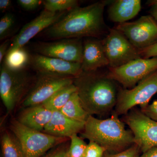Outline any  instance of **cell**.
I'll use <instances>...</instances> for the list:
<instances>
[{
    "instance_id": "4dcf8cb0",
    "label": "cell",
    "mask_w": 157,
    "mask_h": 157,
    "mask_svg": "<svg viewBox=\"0 0 157 157\" xmlns=\"http://www.w3.org/2000/svg\"><path fill=\"white\" fill-rule=\"evenodd\" d=\"M67 150L63 146H59L46 155L45 157H65L67 154Z\"/></svg>"
},
{
    "instance_id": "5b68a950",
    "label": "cell",
    "mask_w": 157,
    "mask_h": 157,
    "mask_svg": "<svg viewBox=\"0 0 157 157\" xmlns=\"http://www.w3.org/2000/svg\"><path fill=\"white\" fill-rule=\"evenodd\" d=\"M11 131L22 147L25 157H41L64 140L24 125L17 120L12 121Z\"/></svg>"
},
{
    "instance_id": "2e32d148",
    "label": "cell",
    "mask_w": 157,
    "mask_h": 157,
    "mask_svg": "<svg viewBox=\"0 0 157 157\" xmlns=\"http://www.w3.org/2000/svg\"><path fill=\"white\" fill-rule=\"evenodd\" d=\"M85 123L73 120L60 111H54L50 121L43 132L55 137H70L83 130Z\"/></svg>"
},
{
    "instance_id": "d6a6232c",
    "label": "cell",
    "mask_w": 157,
    "mask_h": 157,
    "mask_svg": "<svg viewBox=\"0 0 157 157\" xmlns=\"http://www.w3.org/2000/svg\"><path fill=\"white\" fill-rule=\"evenodd\" d=\"M10 44L9 41H5L0 46V63L2 64V63L3 61V59L5 58L4 57H6V54L8 53V50L9 49V46Z\"/></svg>"
},
{
    "instance_id": "4fadbf2b",
    "label": "cell",
    "mask_w": 157,
    "mask_h": 157,
    "mask_svg": "<svg viewBox=\"0 0 157 157\" xmlns=\"http://www.w3.org/2000/svg\"><path fill=\"white\" fill-rule=\"evenodd\" d=\"M68 11L52 12L43 10L37 17L24 26L13 39L8 51L23 48L35 36L61 19Z\"/></svg>"
},
{
    "instance_id": "603a6c76",
    "label": "cell",
    "mask_w": 157,
    "mask_h": 157,
    "mask_svg": "<svg viewBox=\"0 0 157 157\" xmlns=\"http://www.w3.org/2000/svg\"><path fill=\"white\" fill-rule=\"evenodd\" d=\"M42 3L44 10L52 12L69 11L78 6L76 0H45Z\"/></svg>"
},
{
    "instance_id": "8992f818",
    "label": "cell",
    "mask_w": 157,
    "mask_h": 157,
    "mask_svg": "<svg viewBox=\"0 0 157 157\" xmlns=\"http://www.w3.org/2000/svg\"><path fill=\"white\" fill-rule=\"evenodd\" d=\"M157 93V70L150 74L131 89H120L115 113L118 115L127 114L135 106L141 109L148 105L151 99Z\"/></svg>"
},
{
    "instance_id": "9c48e42d",
    "label": "cell",
    "mask_w": 157,
    "mask_h": 157,
    "mask_svg": "<svg viewBox=\"0 0 157 157\" xmlns=\"http://www.w3.org/2000/svg\"><path fill=\"white\" fill-rule=\"evenodd\" d=\"M102 41L110 68L118 67L141 58L139 50L115 29H109Z\"/></svg>"
},
{
    "instance_id": "ba28073f",
    "label": "cell",
    "mask_w": 157,
    "mask_h": 157,
    "mask_svg": "<svg viewBox=\"0 0 157 157\" xmlns=\"http://www.w3.org/2000/svg\"><path fill=\"white\" fill-rule=\"evenodd\" d=\"M157 70V57L140 58L116 68H110L107 76L125 89L135 87L140 81Z\"/></svg>"
},
{
    "instance_id": "836d02e7",
    "label": "cell",
    "mask_w": 157,
    "mask_h": 157,
    "mask_svg": "<svg viewBox=\"0 0 157 157\" xmlns=\"http://www.w3.org/2000/svg\"><path fill=\"white\" fill-rule=\"evenodd\" d=\"M11 1L10 0H1L0 1V10L2 12L9 10L11 6Z\"/></svg>"
},
{
    "instance_id": "ffe728a7",
    "label": "cell",
    "mask_w": 157,
    "mask_h": 157,
    "mask_svg": "<svg viewBox=\"0 0 157 157\" xmlns=\"http://www.w3.org/2000/svg\"><path fill=\"white\" fill-rule=\"evenodd\" d=\"M31 56L24 47L17 48L8 51L3 63L12 70H25L30 65Z\"/></svg>"
},
{
    "instance_id": "7a4b0ae2",
    "label": "cell",
    "mask_w": 157,
    "mask_h": 157,
    "mask_svg": "<svg viewBox=\"0 0 157 157\" xmlns=\"http://www.w3.org/2000/svg\"><path fill=\"white\" fill-rule=\"evenodd\" d=\"M115 82L97 71H82L73 83L83 108L93 116L105 114L115 107L119 91Z\"/></svg>"
},
{
    "instance_id": "52a82bcc",
    "label": "cell",
    "mask_w": 157,
    "mask_h": 157,
    "mask_svg": "<svg viewBox=\"0 0 157 157\" xmlns=\"http://www.w3.org/2000/svg\"><path fill=\"white\" fill-rule=\"evenodd\" d=\"M74 77L37 73L33 85L22 102L24 107L41 105L57 92L73 84Z\"/></svg>"
},
{
    "instance_id": "9a60e30c",
    "label": "cell",
    "mask_w": 157,
    "mask_h": 157,
    "mask_svg": "<svg viewBox=\"0 0 157 157\" xmlns=\"http://www.w3.org/2000/svg\"><path fill=\"white\" fill-rule=\"evenodd\" d=\"M81 64L82 70L84 72L97 71L99 68L109 66L102 40L88 39L83 42Z\"/></svg>"
},
{
    "instance_id": "1f68e13d",
    "label": "cell",
    "mask_w": 157,
    "mask_h": 157,
    "mask_svg": "<svg viewBox=\"0 0 157 157\" xmlns=\"http://www.w3.org/2000/svg\"><path fill=\"white\" fill-rule=\"evenodd\" d=\"M147 4L151 7L150 10L151 15L157 22V0L147 1Z\"/></svg>"
},
{
    "instance_id": "44dd1931",
    "label": "cell",
    "mask_w": 157,
    "mask_h": 157,
    "mask_svg": "<svg viewBox=\"0 0 157 157\" xmlns=\"http://www.w3.org/2000/svg\"><path fill=\"white\" fill-rule=\"evenodd\" d=\"M76 92V86L73 83L60 90L42 104L52 111H59Z\"/></svg>"
},
{
    "instance_id": "5bb4252c",
    "label": "cell",
    "mask_w": 157,
    "mask_h": 157,
    "mask_svg": "<svg viewBox=\"0 0 157 157\" xmlns=\"http://www.w3.org/2000/svg\"><path fill=\"white\" fill-rule=\"evenodd\" d=\"M30 65L37 73L76 77L81 73V64L44 56L36 53L31 56Z\"/></svg>"
},
{
    "instance_id": "f1b7e54d",
    "label": "cell",
    "mask_w": 157,
    "mask_h": 157,
    "mask_svg": "<svg viewBox=\"0 0 157 157\" xmlns=\"http://www.w3.org/2000/svg\"><path fill=\"white\" fill-rule=\"evenodd\" d=\"M141 111L150 118L157 122V99L151 104L141 109Z\"/></svg>"
},
{
    "instance_id": "277c9868",
    "label": "cell",
    "mask_w": 157,
    "mask_h": 157,
    "mask_svg": "<svg viewBox=\"0 0 157 157\" xmlns=\"http://www.w3.org/2000/svg\"><path fill=\"white\" fill-rule=\"evenodd\" d=\"M35 78L26 69L12 70L2 63L0 70V96L8 112L13 110L26 96Z\"/></svg>"
},
{
    "instance_id": "d6986e66",
    "label": "cell",
    "mask_w": 157,
    "mask_h": 157,
    "mask_svg": "<svg viewBox=\"0 0 157 157\" xmlns=\"http://www.w3.org/2000/svg\"><path fill=\"white\" fill-rule=\"evenodd\" d=\"M59 111L69 118L81 122L86 123L90 116L83 108L77 92Z\"/></svg>"
},
{
    "instance_id": "3957f363",
    "label": "cell",
    "mask_w": 157,
    "mask_h": 157,
    "mask_svg": "<svg viewBox=\"0 0 157 157\" xmlns=\"http://www.w3.org/2000/svg\"><path fill=\"white\" fill-rule=\"evenodd\" d=\"M114 113L110 118L101 120L90 115L85 124L82 136L98 144L106 150L119 151L135 144L132 132Z\"/></svg>"
},
{
    "instance_id": "d590c367",
    "label": "cell",
    "mask_w": 157,
    "mask_h": 157,
    "mask_svg": "<svg viewBox=\"0 0 157 157\" xmlns=\"http://www.w3.org/2000/svg\"><path fill=\"white\" fill-rule=\"evenodd\" d=\"M65 157H67V155H66V156H65Z\"/></svg>"
},
{
    "instance_id": "e0dca14e",
    "label": "cell",
    "mask_w": 157,
    "mask_h": 157,
    "mask_svg": "<svg viewBox=\"0 0 157 157\" xmlns=\"http://www.w3.org/2000/svg\"><path fill=\"white\" fill-rule=\"evenodd\" d=\"M53 111L42 104L25 107L17 121L21 124L34 130L42 132L50 121Z\"/></svg>"
},
{
    "instance_id": "ac0fdd59",
    "label": "cell",
    "mask_w": 157,
    "mask_h": 157,
    "mask_svg": "<svg viewBox=\"0 0 157 157\" xmlns=\"http://www.w3.org/2000/svg\"><path fill=\"white\" fill-rule=\"evenodd\" d=\"M140 0H116L111 1L108 8V16L113 22L120 24L135 17L141 10Z\"/></svg>"
},
{
    "instance_id": "8fae6325",
    "label": "cell",
    "mask_w": 157,
    "mask_h": 157,
    "mask_svg": "<svg viewBox=\"0 0 157 157\" xmlns=\"http://www.w3.org/2000/svg\"><path fill=\"white\" fill-rule=\"evenodd\" d=\"M125 121L134 135L135 144L142 152L157 146V122L138 110L131 111Z\"/></svg>"
},
{
    "instance_id": "cb8c5ba5",
    "label": "cell",
    "mask_w": 157,
    "mask_h": 157,
    "mask_svg": "<svg viewBox=\"0 0 157 157\" xmlns=\"http://www.w3.org/2000/svg\"><path fill=\"white\" fill-rule=\"evenodd\" d=\"M70 138L71 142L67 152V156L83 157L87 144L77 134L73 135Z\"/></svg>"
},
{
    "instance_id": "7c38bea8",
    "label": "cell",
    "mask_w": 157,
    "mask_h": 157,
    "mask_svg": "<svg viewBox=\"0 0 157 157\" xmlns=\"http://www.w3.org/2000/svg\"><path fill=\"white\" fill-rule=\"evenodd\" d=\"M34 50L37 54L44 56L81 63L83 42L81 39H63L54 42H39L34 45Z\"/></svg>"
},
{
    "instance_id": "4316f807",
    "label": "cell",
    "mask_w": 157,
    "mask_h": 157,
    "mask_svg": "<svg viewBox=\"0 0 157 157\" xmlns=\"http://www.w3.org/2000/svg\"><path fill=\"white\" fill-rule=\"evenodd\" d=\"M140 151L139 147L136 144H134L120 152L114 154L106 155L104 157H139Z\"/></svg>"
},
{
    "instance_id": "7402d4cb",
    "label": "cell",
    "mask_w": 157,
    "mask_h": 157,
    "mask_svg": "<svg viewBox=\"0 0 157 157\" xmlns=\"http://www.w3.org/2000/svg\"><path fill=\"white\" fill-rule=\"evenodd\" d=\"M3 157H25L19 140L14 134L6 132L1 139Z\"/></svg>"
},
{
    "instance_id": "d4e9b609",
    "label": "cell",
    "mask_w": 157,
    "mask_h": 157,
    "mask_svg": "<svg viewBox=\"0 0 157 157\" xmlns=\"http://www.w3.org/2000/svg\"><path fill=\"white\" fill-rule=\"evenodd\" d=\"M15 23V17L11 13H6L0 20V40L6 39L11 33Z\"/></svg>"
},
{
    "instance_id": "e575fe53",
    "label": "cell",
    "mask_w": 157,
    "mask_h": 157,
    "mask_svg": "<svg viewBox=\"0 0 157 157\" xmlns=\"http://www.w3.org/2000/svg\"><path fill=\"white\" fill-rule=\"evenodd\" d=\"M141 157H157V146L150 149L143 153Z\"/></svg>"
},
{
    "instance_id": "484cf974",
    "label": "cell",
    "mask_w": 157,
    "mask_h": 157,
    "mask_svg": "<svg viewBox=\"0 0 157 157\" xmlns=\"http://www.w3.org/2000/svg\"><path fill=\"white\" fill-rule=\"evenodd\" d=\"M103 147L93 141H90L83 157H104V152L106 151Z\"/></svg>"
},
{
    "instance_id": "6da1fadb",
    "label": "cell",
    "mask_w": 157,
    "mask_h": 157,
    "mask_svg": "<svg viewBox=\"0 0 157 157\" xmlns=\"http://www.w3.org/2000/svg\"><path fill=\"white\" fill-rule=\"evenodd\" d=\"M111 1H99L84 7H76L68 11L58 21L41 33L47 39L98 38L104 33L105 6Z\"/></svg>"
},
{
    "instance_id": "83f0119b",
    "label": "cell",
    "mask_w": 157,
    "mask_h": 157,
    "mask_svg": "<svg viewBox=\"0 0 157 157\" xmlns=\"http://www.w3.org/2000/svg\"><path fill=\"white\" fill-rule=\"evenodd\" d=\"M43 1L40 0H17V3L23 9L32 11L37 9Z\"/></svg>"
},
{
    "instance_id": "30bf717a",
    "label": "cell",
    "mask_w": 157,
    "mask_h": 157,
    "mask_svg": "<svg viewBox=\"0 0 157 157\" xmlns=\"http://www.w3.org/2000/svg\"><path fill=\"white\" fill-rule=\"evenodd\" d=\"M115 29L138 50L157 42V22L151 15H144L135 21L120 24Z\"/></svg>"
},
{
    "instance_id": "f546056e",
    "label": "cell",
    "mask_w": 157,
    "mask_h": 157,
    "mask_svg": "<svg viewBox=\"0 0 157 157\" xmlns=\"http://www.w3.org/2000/svg\"><path fill=\"white\" fill-rule=\"evenodd\" d=\"M139 52L142 58L149 59L157 57V42L149 47L139 50Z\"/></svg>"
}]
</instances>
